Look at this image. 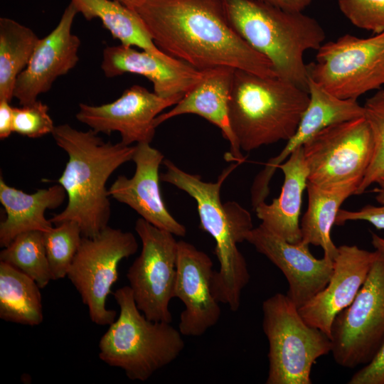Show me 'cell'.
Segmentation results:
<instances>
[{
    "label": "cell",
    "mask_w": 384,
    "mask_h": 384,
    "mask_svg": "<svg viewBox=\"0 0 384 384\" xmlns=\"http://www.w3.org/2000/svg\"><path fill=\"white\" fill-rule=\"evenodd\" d=\"M40 287L34 279L0 261V318L28 326L43 320Z\"/></svg>",
    "instance_id": "obj_26"
},
{
    "label": "cell",
    "mask_w": 384,
    "mask_h": 384,
    "mask_svg": "<svg viewBox=\"0 0 384 384\" xmlns=\"http://www.w3.org/2000/svg\"><path fill=\"white\" fill-rule=\"evenodd\" d=\"M113 296L119 314L99 341V357L122 369L130 380L146 381L181 354L183 335L171 323L148 319L129 286L119 288Z\"/></svg>",
    "instance_id": "obj_6"
},
{
    "label": "cell",
    "mask_w": 384,
    "mask_h": 384,
    "mask_svg": "<svg viewBox=\"0 0 384 384\" xmlns=\"http://www.w3.org/2000/svg\"><path fill=\"white\" fill-rule=\"evenodd\" d=\"M245 240L282 271L288 282L287 295L298 309L329 282L334 261L326 257L316 258L311 253L309 245L302 241L290 243L262 224L248 231Z\"/></svg>",
    "instance_id": "obj_14"
},
{
    "label": "cell",
    "mask_w": 384,
    "mask_h": 384,
    "mask_svg": "<svg viewBox=\"0 0 384 384\" xmlns=\"http://www.w3.org/2000/svg\"><path fill=\"white\" fill-rule=\"evenodd\" d=\"M164 159L163 154L149 143L137 144L132 157L136 165L134 176H119L107 193L153 225L183 237L186 234V227L169 212L161 194L159 169Z\"/></svg>",
    "instance_id": "obj_18"
},
{
    "label": "cell",
    "mask_w": 384,
    "mask_h": 384,
    "mask_svg": "<svg viewBox=\"0 0 384 384\" xmlns=\"http://www.w3.org/2000/svg\"><path fill=\"white\" fill-rule=\"evenodd\" d=\"M124 4L127 7L135 10L142 5L146 0H115Z\"/></svg>",
    "instance_id": "obj_37"
},
{
    "label": "cell",
    "mask_w": 384,
    "mask_h": 384,
    "mask_svg": "<svg viewBox=\"0 0 384 384\" xmlns=\"http://www.w3.org/2000/svg\"><path fill=\"white\" fill-rule=\"evenodd\" d=\"M70 2L65 9L55 28L46 36L40 38L27 67L18 75L14 90V97L20 105L38 100L47 92L59 77L67 74L79 61L81 44L78 36L72 33L76 14Z\"/></svg>",
    "instance_id": "obj_16"
},
{
    "label": "cell",
    "mask_w": 384,
    "mask_h": 384,
    "mask_svg": "<svg viewBox=\"0 0 384 384\" xmlns=\"http://www.w3.org/2000/svg\"><path fill=\"white\" fill-rule=\"evenodd\" d=\"M214 270L210 257L192 244L178 241L174 294L184 305L178 330L183 336H200L215 326L221 316L212 292Z\"/></svg>",
    "instance_id": "obj_15"
},
{
    "label": "cell",
    "mask_w": 384,
    "mask_h": 384,
    "mask_svg": "<svg viewBox=\"0 0 384 384\" xmlns=\"http://www.w3.org/2000/svg\"><path fill=\"white\" fill-rule=\"evenodd\" d=\"M306 189L308 208L300 223L302 242L321 247L324 257L334 261L338 247L331 240V230L341 204L355 194L357 187L349 185L326 188L307 182Z\"/></svg>",
    "instance_id": "obj_24"
},
{
    "label": "cell",
    "mask_w": 384,
    "mask_h": 384,
    "mask_svg": "<svg viewBox=\"0 0 384 384\" xmlns=\"http://www.w3.org/2000/svg\"><path fill=\"white\" fill-rule=\"evenodd\" d=\"M343 14L355 26L379 33L384 31V0H337Z\"/></svg>",
    "instance_id": "obj_32"
},
{
    "label": "cell",
    "mask_w": 384,
    "mask_h": 384,
    "mask_svg": "<svg viewBox=\"0 0 384 384\" xmlns=\"http://www.w3.org/2000/svg\"><path fill=\"white\" fill-rule=\"evenodd\" d=\"M263 331L269 343L267 384H311L317 359L331 352V338L307 324L287 294L262 303Z\"/></svg>",
    "instance_id": "obj_7"
},
{
    "label": "cell",
    "mask_w": 384,
    "mask_h": 384,
    "mask_svg": "<svg viewBox=\"0 0 384 384\" xmlns=\"http://www.w3.org/2000/svg\"><path fill=\"white\" fill-rule=\"evenodd\" d=\"M82 238L79 225L65 221L43 232V242L53 280L68 275Z\"/></svg>",
    "instance_id": "obj_29"
},
{
    "label": "cell",
    "mask_w": 384,
    "mask_h": 384,
    "mask_svg": "<svg viewBox=\"0 0 384 384\" xmlns=\"http://www.w3.org/2000/svg\"><path fill=\"white\" fill-rule=\"evenodd\" d=\"M138 242L131 232L106 227L94 238L83 237L68 277L87 306L91 321L110 325L117 312L108 309L107 298L117 281L120 261L135 254Z\"/></svg>",
    "instance_id": "obj_11"
},
{
    "label": "cell",
    "mask_w": 384,
    "mask_h": 384,
    "mask_svg": "<svg viewBox=\"0 0 384 384\" xmlns=\"http://www.w3.org/2000/svg\"><path fill=\"white\" fill-rule=\"evenodd\" d=\"M374 191L377 192L376 200L382 204L380 206L367 205L354 211L340 209L335 225H343L351 220H364L378 230H384V189L379 188Z\"/></svg>",
    "instance_id": "obj_33"
},
{
    "label": "cell",
    "mask_w": 384,
    "mask_h": 384,
    "mask_svg": "<svg viewBox=\"0 0 384 384\" xmlns=\"http://www.w3.org/2000/svg\"><path fill=\"white\" fill-rule=\"evenodd\" d=\"M183 97H162L135 85L112 102L100 105L80 103L75 117L97 134L109 135L118 132L120 142L125 145L134 142L150 144L156 128V117Z\"/></svg>",
    "instance_id": "obj_13"
},
{
    "label": "cell",
    "mask_w": 384,
    "mask_h": 384,
    "mask_svg": "<svg viewBox=\"0 0 384 384\" xmlns=\"http://www.w3.org/2000/svg\"><path fill=\"white\" fill-rule=\"evenodd\" d=\"M376 183H378L380 188L384 189V172L378 178Z\"/></svg>",
    "instance_id": "obj_39"
},
{
    "label": "cell",
    "mask_w": 384,
    "mask_h": 384,
    "mask_svg": "<svg viewBox=\"0 0 384 384\" xmlns=\"http://www.w3.org/2000/svg\"><path fill=\"white\" fill-rule=\"evenodd\" d=\"M363 106L373 140V153L367 172L355 194H361L384 172V88L368 98Z\"/></svg>",
    "instance_id": "obj_30"
},
{
    "label": "cell",
    "mask_w": 384,
    "mask_h": 384,
    "mask_svg": "<svg viewBox=\"0 0 384 384\" xmlns=\"http://www.w3.org/2000/svg\"><path fill=\"white\" fill-rule=\"evenodd\" d=\"M101 69L107 78L124 73L142 75L152 82L156 94L166 98L184 96L205 74L166 53L157 55L122 44L103 50Z\"/></svg>",
    "instance_id": "obj_19"
},
{
    "label": "cell",
    "mask_w": 384,
    "mask_h": 384,
    "mask_svg": "<svg viewBox=\"0 0 384 384\" xmlns=\"http://www.w3.org/2000/svg\"><path fill=\"white\" fill-rule=\"evenodd\" d=\"M70 2L86 20L99 18L122 45L137 47L157 55L165 54L155 45L137 11L115 0H70Z\"/></svg>",
    "instance_id": "obj_25"
},
{
    "label": "cell",
    "mask_w": 384,
    "mask_h": 384,
    "mask_svg": "<svg viewBox=\"0 0 384 384\" xmlns=\"http://www.w3.org/2000/svg\"><path fill=\"white\" fill-rule=\"evenodd\" d=\"M48 111V105L39 100L14 107V132L30 138L52 134L55 126Z\"/></svg>",
    "instance_id": "obj_31"
},
{
    "label": "cell",
    "mask_w": 384,
    "mask_h": 384,
    "mask_svg": "<svg viewBox=\"0 0 384 384\" xmlns=\"http://www.w3.org/2000/svg\"><path fill=\"white\" fill-rule=\"evenodd\" d=\"M348 384H384V342L367 364L356 372Z\"/></svg>",
    "instance_id": "obj_34"
},
{
    "label": "cell",
    "mask_w": 384,
    "mask_h": 384,
    "mask_svg": "<svg viewBox=\"0 0 384 384\" xmlns=\"http://www.w3.org/2000/svg\"><path fill=\"white\" fill-rule=\"evenodd\" d=\"M289 11H303L312 0H255Z\"/></svg>",
    "instance_id": "obj_36"
},
{
    "label": "cell",
    "mask_w": 384,
    "mask_h": 384,
    "mask_svg": "<svg viewBox=\"0 0 384 384\" xmlns=\"http://www.w3.org/2000/svg\"><path fill=\"white\" fill-rule=\"evenodd\" d=\"M372 244L375 249L384 250V238L371 232Z\"/></svg>",
    "instance_id": "obj_38"
},
{
    "label": "cell",
    "mask_w": 384,
    "mask_h": 384,
    "mask_svg": "<svg viewBox=\"0 0 384 384\" xmlns=\"http://www.w3.org/2000/svg\"><path fill=\"white\" fill-rule=\"evenodd\" d=\"M307 90L277 76L235 69L229 119L241 150L288 141L308 105Z\"/></svg>",
    "instance_id": "obj_5"
},
{
    "label": "cell",
    "mask_w": 384,
    "mask_h": 384,
    "mask_svg": "<svg viewBox=\"0 0 384 384\" xmlns=\"http://www.w3.org/2000/svg\"><path fill=\"white\" fill-rule=\"evenodd\" d=\"M234 70L227 66L205 70L202 80L186 92L174 108L156 117V127L178 115L197 114L218 127L223 137L229 142L230 152L225 155V159L242 164L245 158L241 153L229 119V101Z\"/></svg>",
    "instance_id": "obj_20"
},
{
    "label": "cell",
    "mask_w": 384,
    "mask_h": 384,
    "mask_svg": "<svg viewBox=\"0 0 384 384\" xmlns=\"http://www.w3.org/2000/svg\"><path fill=\"white\" fill-rule=\"evenodd\" d=\"M134 229L142 247L127 273L134 299L148 319L171 323L169 304L174 298L178 241L171 233L142 218Z\"/></svg>",
    "instance_id": "obj_12"
},
{
    "label": "cell",
    "mask_w": 384,
    "mask_h": 384,
    "mask_svg": "<svg viewBox=\"0 0 384 384\" xmlns=\"http://www.w3.org/2000/svg\"><path fill=\"white\" fill-rule=\"evenodd\" d=\"M308 105L294 134L278 155L284 161L297 148L324 128L363 117V106L357 100L341 99L331 94L311 78H308Z\"/></svg>",
    "instance_id": "obj_23"
},
{
    "label": "cell",
    "mask_w": 384,
    "mask_h": 384,
    "mask_svg": "<svg viewBox=\"0 0 384 384\" xmlns=\"http://www.w3.org/2000/svg\"><path fill=\"white\" fill-rule=\"evenodd\" d=\"M377 255V250L370 252L356 245L338 247L329 282L322 290L298 309L304 321L331 338L334 319L355 299Z\"/></svg>",
    "instance_id": "obj_17"
},
{
    "label": "cell",
    "mask_w": 384,
    "mask_h": 384,
    "mask_svg": "<svg viewBox=\"0 0 384 384\" xmlns=\"http://www.w3.org/2000/svg\"><path fill=\"white\" fill-rule=\"evenodd\" d=\"M0 261L28 275L41 289L53 280L42 231L30 230L18 235L1 251Z\"/></svg>",
    "instance_id": "obj_28"
},
{
    "label": "cell",
    "mask_w": 384,
    "mask_h": 384,
    "mask_svg": "<svg viewBox=\"0 0 384 384\" xmlns=\"http://www.w3.org/2000/svg\"><path fill=\"white\" fill-rule=\"evenodd\" d=\"M278 168L284 174L279 196L270 204L262 202L254 209L265 228L290 243H299L302 241L299 215L302 195L309 174L302 146L294 149Z\"/></svg>",
    "instance_id": "obj_21"
},
{
    "label": "cell",
    "mask_w": 384,
    "mask_h": 384,
    "mask_svg": "<svg viewBox=\"0 0 384 384\" xmlns=\"http://www.w3.org/2000/svg\"><path fill=\"white\" fill-rule=\"evenodd\" d=\"M136 11L159 50L196 69L227 66L277 76L233 28L223 0H146Z\"/></svg>",
    "instance_id": "obj_1"
},
{
    "label": "cell",
    "mask_w": 384,
    "mask_h": 384,
    "mask_svg": "<svg viewBox=\"0 0 384 384\" xmlns=\"http://www.w3.org/2000/svg\"><path fill=\"white\" fill-rule=\"evenodd\" d=\"M308 75L341 99L357 100L384 86V31L367 38L343 35L323 43Z\"/></svg>",
    "instance_id": "obj_8"
},
{
    "label": "cell",
    "mask_w": 384,
    "mask_h": 384,
    "mask_svg": "<svg viewBox=\"0 0 384 384\" xmlns=\"http://www.w3.org/2000/svg\"><path fill=\"white\" fill-rule=\"evenodd\" d=\"M375 250L377 257L355 299L333 322L331 353L344 368L368 363L384 342V250Z\"/></svg>",
    "instance_id": "obj_10"
},
{
    "label": "cell",
    "mask_w": 384,
    "mask_h": 384,
    "mask_svg": "<svg viewBox=\"0 0 384 384\" xmlns=\"http://www.w3.org/2000/svg\"><path fill=\"white\" fill-rule=\"evenodd\" d=\"M39 38L34 31L6 18H0V100L11 102L16 80L27 67Z\"/></svg>",
    "instance_id": "obj_27"
},
{
    "label": "cell",
    "mask_w": 384,
    "mask_h": 384,
    "mask_svg": "<svg viewBox=\"0 0 384 384\" xmlns=\"http://www.w3.org/2000/svg\"><path fill=\"white\" fill-rule=\"evenodd\" d=\"M51 134L68 161L57 180L68 203L50 220L55 225L75 221L83 237L94 238L108 226L111 216L106 183L120 166L132 160L135 146L105 142L92 129L80 131L68 124L55 126Z\"/></svg>",
    "instance_id": "obj_2"
},
{
    "label": "cell",
    "mask_w": 384,
    "mask_h": 384,
    "mask_svg": "<svg viewBox=\"0 0 384 384\" xmlns=\"http://www.w3.org/2000/svg\"><path fill=\"white\" fill-rule=\"evenodd\" d=\"M163 164L166 171L160 179L185 191L196 201L201 228L215 241L219 270L213 272V296L219 303L237 311L242 291L250 278L238 244L245 240L246 233L253 227L250 214L239 204H223L220 188L239 164L234 162L224 169L215 182L204 181L200 176L183 171L169 159H164Z\"/></svg>",
    "instance_id": "obj_3"
},
{
    "label": "cell",
    "mask_w": 384,
    "mask_h": 384,
    "mask_svg": "<svg viewBox=\"0 0 384 384\" xmlns=\"http://www.w3.org/2000/svg\"><path fill=\"white\" fill-rule=\"evenodd\" d=\"M14 123V107L10 102L0 100V139L8 138L12 132Z\"/></svg>",
    "instance_id": "obj_35"
},
{
    "label": "cell",
    "mask_w": 384,
    "mask_h": 384,
    "mask_svg": "<svg viewBox=\"0 0 384 384\" xmlns=\"http://www.w3.org/2000/svg\"><path fill=\"white\" fill-rule=\"evenodd\" d=\"M308 182L321 188H358L371 162L373 140L364 116L330 125L306 141Z\"/></svg>",
    "instance_id": "obj_9"
},
{
    "label": "cell",
    "mask_w": 384,
    "mask_h": 384,
    "mask_svg": "<svg viewBox=\"0 0 384 384\" xmlns=\"http://www.w3.org/2000/svg\"><path fill=\"white\" fill-rule=\"evenodd\" d=\"M236 32L271 63L277 77L307 90L304 54L318 50L325 31L302 11H286L255 0H223ZM308 91V90H307Z\"/></svg>",
    "instance_id": "obj_4"
},
{
    "label": "cell",
    "mask_w": 384,
    "mask_h": 384,
    "mask_svg": "<svg viewBox=\"0 0 384 384\" xmlns=\"http://www.w3.org/2000/svg\"><path fill=\"white\" fill-rule=\"evenodd\" d=\"M66 196L60 184L27 193L7 185L1 176L0 202L6 217L0 223V246L6 247L18 235L26 231L51 230L53 223L45 217V212L59 207Z\"/></svg>",
    "instance_id": "obj_22"
}]
</instances>
